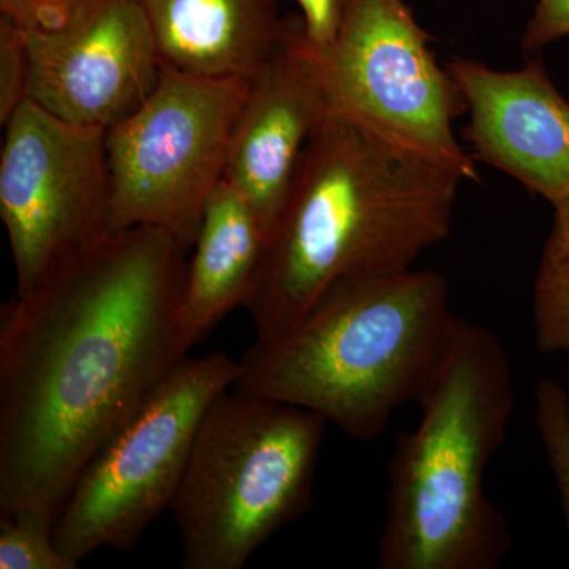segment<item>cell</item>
Instances as JSON below:
<instances>
[{"instance_id":"obj_1","label":"cell","mask_w":569,"mask_h":569,"mask_svg":"<svg viewBox=\"0 0 569 569\" xmlns=\"http://www.w3.org/2000/svg\"><path fill=\"white\" fill-rule=\"evenodd\" d=\"M189 249L116 231L0 309V516L54 529L93 456L189 356Z\"/></svg>"},{"instance_id":"obj_2","label":"cell","mask_w":569,"mask_h":569,"mask_svg":"<svg viewBox=\"0 0 569 569\" xmlns=\"http://www.w3.org/2000/svg\"><path fill=\"white\" fill-rule=\"evenodd\" d=\"M350 119L307 141L247 310L253 346L287 335L328 296L413 269L451 234L460 182Z\"/></svg>"},{"instance_id":"obj_3","label":"cell","mask_w":569,"mask_h":569,"mask_svg":"<svg viewBox=\"0 0 569 569\" xmlns=\"http://www.w3.org/2000/svg\"><path fill=\"white\" fill-rule=\"evenodd\" d=\"M515 403L503 343L486 326L459 317L419 397L418 426L396 438L377 568L500 567L511 535L486 493L485 475L503 447Z\"/></svg>"},{"instance_id":"obj_4","label":"cell","mask_w":569,"mask_h":569,"mask_svg":"<svg viewBox=\"0 0 569 569\" xmlns=\"http://www.w3.org/2000/svg\"><path fill=\"white\" fill-rule=\"evenodd\" d=\"M458 318L447 279L430 269L350 284L287 335L250 347L233 389L313 411L353 440H378L429 387Z\"/></svg>"},{"instance_id":"obj_5","label":"cell","mask_w":569,"mask_h":569,"mask_svg":"<svg viewBox=\"0 0 569 569\" xmlns=\"http://www.w3.org/2000/svg\"><path fill=\"white\" fill-rule=\"evenodd\" d=\"M328 422L247 392L220 396L201 422L171 505L186 569H241L309 511Z\"/></svg>"},{"instance_id":"obj_6","label":"cell","mask_w":569,"mask_h":569,"mask_svg":"<svg viewBox=\"0 0 569 569\" xmlns=\"http://www.w3.org/2000/svg\"><path fill=\"white\" fill-rule=\"evenodd\" d=\"M241 366L224 351L182 359L93 456L56 520V545L80 567L100 549L130 550L171 509L198 430Z\"/></svg>"},{"instance_id":"obj_7","label":"cell","mask_w":569,"mask_h":569,"mask_svg":"<svg viewBox=\"0 0 569 569\" xmlns=\"http://www.w3.org/2000/svg\"><path fill=\"white\" fill-rule=\"evenodd\" d=\"M252 80L162 67L151 96L107 130L111 230L157 227L192 249L206 206L224 179Z\"/></svg>"},{"instance_id":"obj_8","label":"cell","mask_w":569,"mask_h":569,"mask_svg":"<svg viewBox=\"0 0 569 569\" xmlns=\"http://www.w3.org/2000/svg\"><path fill=\"white\" fill-rule=\"evenodd\" d=\"M318 54L332 116L479 181L455 134L466 97L403 0H348L335 41Z\"/></svg>"},{"instance_id":"obj_9","label":"cell","mask_w":569,"mask_h":569,"mask_svg":"<svg viewBox=\"0 0 569 569\" xmlns=\"http://www.w3.org/2000/svg\"><path fill=\"white\" fill-rule=\"evenodd\" d=\"M0 217L17 293L112 233L107 130L70 123L24 100L6 123Z\"/></svg>"},{"instance_id":"obj_10","label":"cell","mask_w":569,"mask_h":569,"mask_svg":"<svg viewBox=\"0 0 569 569\" xmlns=\"http://www.w3.org/2000/svg\"><path fill=\"white\" fill-rule=\"evenodd\" d=\"M28 99L63 121L110 130L151 96L162 61L138 0H80L50 32H26Z\"/></svg>"},{"instance_id":"obj_11","label":"cell","mask_w":569,"mask_h":569,"mask_svg":"<svg viewBox=\"0 0 569 569\" xmlns=\"http://www.w3.org/2000/svg\"><path fill=\"white\" fill-rule=\"evenodd\" d=\"M329 118L320 54L307 40L302 18H287L279 48L252 80L224 171V181L257 212L266 239L307 141Z\"/></svg>"},{"instance_id":"obj_12","label":"cell","mask_w":569,"mask_h":569,"mask_svg":"<svg viewBox=\"0 0 569 569\" xmlns=\"http://www.w3.org/2000/svg\"><path fill=\"white\" fill-rule=\"evenodd\" d=\"M466 97L463 140L475 162L488 163L550 206L569 200V102L539 61L489 69L473 59L448 66Z\"/></svg>"},{"instance_id":"obj_13","label":"cell","mask_w":569,"mask_h":569,"mask_svg":"<svg viewBox=\"0 0 569 569\" xmlns=\"http://www.w3.org/2000/svg\"><path fill=\"white\" fill-rule=\"evenodd\" d=\"M162 66L253 80L283 39L277 0H138Z\"/></svg>"},{"instance_id":"obj_14","label":"cell","mask_w":569,"mask_h":569,"mask_svg":"<svg viewBox=\"0 0 569 569\" xmlns=\"http://www.w3.org/2000/svg\"><path fill=\"white\" fill-rule=\"evenodd\" d=\"M192 249L179 310L189 350L228 313L247 309L263 261L266 234L260 219L224 179L206 206Z\"/></svg>"},{"instance_id":"obj_15","label":"cell","mask_w":569,"mask_h":569,"mask_svg":"<svg viewBox=\"0 0 569 569\" xmlns=\"http://www.w3.org/2000/svg\"><path fill=\"white\" fill-rule=\"evenodd\" d=\"M552 209L531 306L535 343L546 355L569 353V200Z\"/></svg>"},{"instance_id":"obj_16","label":"cell","mask_w":569,"mask_h":569,"mask_svg":"<svg viewBox=\"0 0 569 569\" xmlns=\"http://www.w3.org/2000/svg\"><path fill=\"white\" fill-rule=\"evenodd\" d=\"M535 421L569 535V396L559 381L545 378L535 388Z\"/></svg>"},{"instance_id":"obj_17","label":"cell","mask_w":569,"mask_h":569,"mask_svg":"<svg viewBox=\"0 0 569 569\" xmlns=\"http://www.w3.org/2000/svg\"><path fill=\"white\" fill-rule=\"evenodd\" d=\"M51 529L0 516V569H74Z\"/></svg>"},{"instance_id":"obj_18","label":"cell","mask_w":569,"mask_h":569,"mask_svg":"<svg viewBox=\"0 0 569 569\" xmlns=\"http://www.w3.org/2000/svg\"><path fill=\"white\" fill-rule=\"evenodd\" d=\"M29 51L26 32L0 17V122L6 126L28 100Z\"/></svg>"},{"instance_id":"obj_19","label":"cell","mask_w":569,"mask_h":569,"mask_svg":"<svg viewBox=\"0 0 569 569\" xmlns=\"http://www.w3.org/2000/svg\"><path fill=\"white\" fill-rule=\"evenodd\" d=\"M80 0H0V17L24 32H50L73 17Z\"/></svg>"},{"instance_id":"obj_20","label":"cell","mask_w":569,"mask_h":569,"mask_svg":"<svg viewBox=\"0 0 569 569\" xmlns=\"http://www.w3.org/2000/svg\"><path fill=\"white\" fill-rule=\"evenodd\" d=\"M565 37H569V0H538L523 32V50L541 51Z\"/></svg>"},{"instance_id":"obj_21","label":"cell","mask_w":569,"mask_h":569,"mask_svg":"<svg viewBox=\"0 0 569 569\" xmlns=\"http://www.w3.org/2000/svg\"><path fill=\"white\" fill-rule=\"evenodd\" d=\"M302 10V24L309 43L325 51L335 41L348 0H296Z\"/></svg>"}]
</instances>
